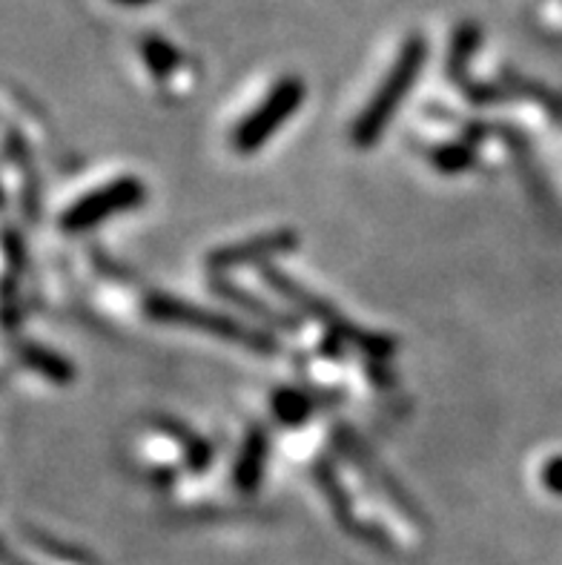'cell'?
<instances>
[{
    "label": "cell",
    "mask_w": 562,
    "mask_h": 565,
    "mask_svg": "<svg viewBox=\"0 0 562 565\" xmlns=\"http://www.w3.org/2000/svg\"><path fill=\"white\" fill-rule=\"evenodd\" d=\"M305 100V84L299 78H285L273 93L258 104L256 113H250L233 132V147L238 152H256L271 141L273 132L287 124L296 107Z\"/></svg>",
    "instance_id": "cell-2"
},
{
    "label": "cell",
    "mask_w": 562,
    "mask_h": 565,
    "mask_svg": "<svg viewBox=\"0 0 562 565\" xmlns=\"http://www.w3.org/2000/svg\"><path fill=\"white\" fill-rule=\"evenodd\" d=\"M262 462H264V439L262 434L256 437H250L247 448H244L242 459H238V466H235V482L242 488H256L258 486V473H262Z\"/></svg>",
    "instance_id": "cell-7"
},
{
    "label": "cell",
    "mask_w": 562,
    "mask_h": 565,
    "mask_svg": "<svg viewBox=\"0 0 562 565\" xmlns=\"http://www.w3.org/2000/svg\"><path fill=\"white\" fill-rule=\"evenodd\" d=\"M150 313L156 316L158 322L170 324H187V328L206 330V333H215V337L233 339L238 344H247L253 351H273V342L258 330L247 328L242 322H233L227 316L213 313V310H201L195 305H187V301H176L170 296H156L150 301Z\"/></svg>",
    "instance_id": "cell-4"
},
{
    "label": "cell",
    "mask_w": 562,
    "mask_h": 565,
    "mask_svg": "<svg viewBox=\"0 0 562 565\" xmlns=\"http://www.w3.org/2000/svg\"><path fill=\"white\" fill-rule=\"evenodd\" d=\"M434 164L445 172H459L470 164V152L463 147H448V150L436 152Z\"/></svg>",
    "instance_id": "cell-10"
},
{
    "label": "cell",
    "mask_w": 562,
    "mask_h": 565,
    "mask_svg": "<svg viewBox=\"0 0 562 565\" xmlns=\"http://www.w3.org/2000/svg\"><path fill=\"white\" fill-rule=\"evenodd\" d=\"M542 486L562 497V457L545 462V468H542Z\"/></svg>",
    "instance_id": "cell-11"
},
{
    "label": "cell",
    "mask_w": 562,
    "mask_h": 565,
    "mask_svg": "<svg viewBox=\"0 0 562 565\" xmlns=\"http://www.w3.org/2000/svg\"><path fill=\"white\" fill-rule=\"evenodd\" d=\"M422 64H425V43H422V38H411V41L405 43V50L399 52L396 64L388 72V78L379 84L371 104H368L364 113L359 115L357 127H353V141H357L359 147H373V143L382 138L384 127H388L393 115H396L399 104L405 100L411 84L420 78Z\"/></svg>",
    "instance_id": "cell-1"
},
{
    "label": "cell",
    "mask_w": 562,
    "mask_h": 565,
    "mask_svg": "<svg viewBox=\"0 0 562 565\" xmlns=\"http://www.w3.org/2000/svg\"><path fill=\"white\" fill-rule=\"evenodd\" d=\"M299 236L290 233V230H276V233H262L256 238H244L238 244H227L215 250L213 256L206 258V265L213 270H227V267L250 265V262H262L267 256H276V253H287L296 247Z\"/></svg>",
    "instance_id": "cell-5"
},
{
    "label": "cell",
    "mask_w": 562,
    "mask_h": 565,
    "mask_svg": "<svg viewBox=\"0 0 562 565\" xmlns=\"http://www.w3.org/2000/svg\"><path fill=\"white\" fill-rule=\"evenodd\" d=\"M144 57H147V64L150 70L156 72L158 78H167L170 72L179 70V52L172 50L167 41H158V38H150V41L144 43Z\"/></svg>",
    "instance_id": "cell-8"
},
{
    "label": "cell",
    "mask_w": 562,
    "mask_h": 565,
    "mask_svg": "<svg viewBox=\"0 0 562 565\" xmlns=\"http://www.w3.org/2000/svg\"><path fill=\"white\" fill-rule=\"evenodd\" d=\"M144 190L141 179H118L109 184L98 186L93 193L81 195L64 215H61V227L66 233H84V230L98 227L100 222H107L113 215H121L132 207H141Z\"/></svg>",
    "instance_id": "cell-3"
},
{
    "label": "cell",
    "mask_w": 562,
    "mask_h": 565,
    "mask_svg": "<svg viewBox=\"0 0 562 565\" xmlns=\"http://www.w3.org/2000/svg\"><path fill=\"white\" fill-rule=\"evenodd\" d=\"M273 408H276V414L282 416V419H287V423H301L307 416V399L301 394H296V391H278L276 396H273Z\"/></svg>",
    "instance_id": "cell-9"
},
{
    "label": "cell",
    "mask_w": 562,
    "mask_h": 565,
    "mask_svg": "<svg viewBox=\"0 0 562 565\" xmlns=\"http://www.w3.org/2000/svg\"><path fill=\"white\" fill-rule=\"evenodd\" d=\"M21 359L26 362L32 371H38L41 376L52 382H70L72 380V365L66 359H61L57 353L46 351L41 344H23Z\"/></svg>",
    "instance_id": "cell-6"
}]
</instances>
